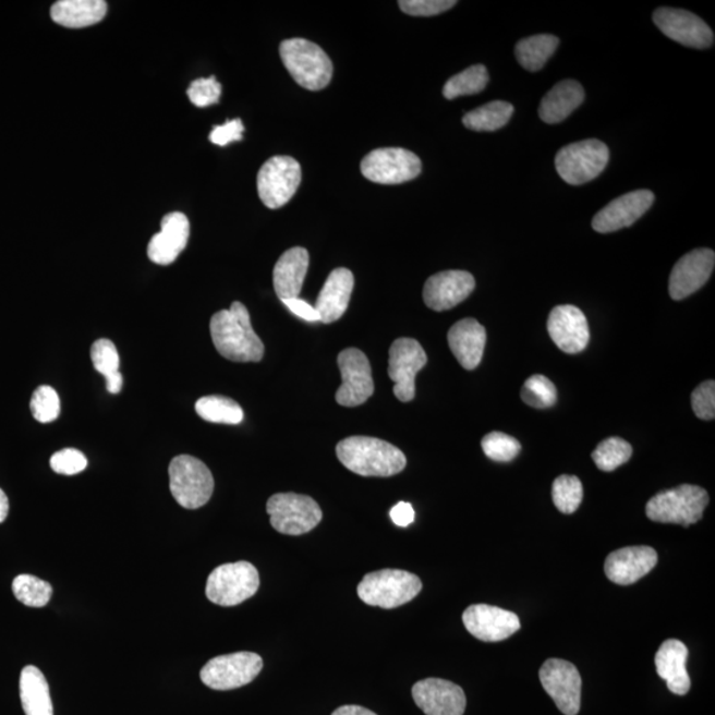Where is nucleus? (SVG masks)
<instances>
[{
  "instance_id": "obj_12",
  "label": "nucleus",
  "mask_w": 715,
  "mask_h": 715,
  "mask_svg": "<svg viewBox=\"0 0 715 715\" xmlns=\"http://www.w3.org/2000/svg\"><path fill=\"white\" fill-rule=\"evenodd\" d=\"M363 177L374 183L399 184L412 181L422 172V160L402 147H385L368 153L361 163Z\"/></svg>"
},
{
  "instance_id": "obj_10",
  "label": "nucleus",
  "mask_w": 715,
  "mask_h": 715,
  "mask_svg": "<svg viewBox=\"0 0 715 715\" xmlns=\"http://www.w3.org/2000/svg\"><path fill=\"white\" fill-rule=\"evenodd\" d=\"M301 179V166L298 160L288 156L272 157L258 171V196L270 209L283 207L298 193Z\"/></svg>"
},
{
  "instance_id": "obj_21",
  "label": "nucleus",
  "mask_w": 715,
  "mask_h": 715,
  "mask_svg": "<svg viewBox=\"0 0 715 715\" xmlns=\"http://www.w3.org/2000/svg\"><path fill=\"white\" fill-rule=\"evenodd\" d=\"M655 202L650 190L632 191L619 196L601 209L593 219V228L599 233H611L637 223Z\"/></svg>"
},
{
  "instance_id": "obj_22",
  "label": "nucleus",
  "mask_w": 715,
  "mask_h": 715,
  "mask_svg": "<svg viewBox=\"0 0 715 715\" xmlns=\"http://www.w3.org/2000/svg\"><path fill=\"white\" fill-rule=\"evenodd\" d=\"M547 330L554 343L567 354L581 353L590 342L587 318L577 306L554 307L548 316Z\"/></svg>"
},
{
  "instance_id": "obj_49",
  "label": "nucleus",
  "mask_w": 715,
  "mask_h": 715,
  "mask_svg": "<svg viewBox=\"0 0 715 715\" xmlns=\"http://www.w3.org/2000/svg\"><path fill=\"white\" fill-rule=\"evenodd\" d=\"M390 517L397 526L407 528L415 521V510L409 502H399L391 509Z\"/></svg>"
},
{
  "instance_id": "obj_42",
  "label": "nucleus",
  "mask_w": 715,
  "mask_h": 715,
  "mask_svg": "<svg viewBox=\"0 0 715 715\" xmlns=\"http://www.w3.org/2000/svg\"><path fill=\"white\" fill-rule=\"evenodd\" d=\"M481 447L493 461L509 462L514 460L521 452V444L513 436L502 433H492L486 435L481 441Z\"/></svg>"
},
{
  "instance_id": "obj_17",
  "label": "nucleus",
  "mask_w": 715,
  "mask_h": 715,
  "mask_svg": "<svg viewBox=\"0 0 715 715\" xmlns=\"http://www.w3.org/2000/svg\"><path fill=\"white\" fill-rule=\"evenodd\" d=\"M462 621L472 637L497 643L520 631L521 622L518 616L499 607L488 604H474L462 614Z\"/></svg>"
},
{
  "instance_id": "obj_4",
  "label": "nucleus",
  "mask_w": 715,
  "mask_h": 715,
  "mask_svg": "<svg viewBox=\"0 0 715 715\" xmlns=\"http://www.w3.org/2000/svg\"><path fill=\"white\" fill-rule=\"evenodd\" d=\"M422 589V581L415 574L387 569L369 572L358 584L356 593L367 606L392 609L415 599Z\"/></svg>"
},
{
  "instance_id": "obj_28",
  "label": "nucleus",
  "mask_w": 715,
  "mask_h": 715,
  "mask_svg": "<svg viewBox=\"0 0 715 715\" xmlns=\"http://www.w3.org/2000/svg\"><path fill=\"white\" fill-rule=\"evenodd\" d=\"M310 254L301 246L283 252L274 269V286L277 298L281 301L298 299L304 286Z\"/></svg>"
},
{
  "instance_id": "obj_20",
  "label": "nucleus",
  "mask_w": 715,
  "mask_h": 715,
  "mask_svg": "<svg viewBox=\"0 0 715 715\" xmlns=\"http://www.w3.org/2000/svg\"><path fill=\"white\" fill-rule=\"evenodd\" d=\"M415 704L425 715H462L466 696L456 683L441 678H427L412 688Z\"/></svg>"
},
{
  "instance_id": "obj_46",
  "label": "nucleus",
  "mask_w": 715,
  "mask_h": 715,
  "mask_svg": "<svg viewBox=\"0 0 715 715\" xmlns=\"http://www.w3.org/2000/svg\"><path fill=\"white\" fill-rule=\"evenodd\" d=\"M455 0H402L399 8L411 16H435L455 8Z\"/></svg>"
},
{
  "instance_id": "obj_24",
  "label": "nucleus",
  "mask_w": 715,
  "mask_h": 715,
  "mask_svg": "<svg viewBox=\"0 0 715 715\" xmlns=\"http://www.w3.org/2000/svg\"><path fill=\"white\" fill-rule=\"evenodd\" d=\"M189 238L190 221L186 215L182 213L165 215L160 221V231L147 245V256L158 265H170L186 249Z\"/></svg>"
},
{
  "instance_id": "obj_31",
  "label": "nucleus",
  "mask_w": 715,
  "mask_h": 715,
  "mask_svg": "<svg viewBox=\"0 0 715 715\" xmlns=\"http://www.w3.org/2000/svg\"><path fill=\"white\" fill-rule=\"evenodd\" d=\"M21 701L26 715H53L49 687L41 670L27 665L21 674Z\"/></svg>"
},
{
  "instance_id": "obj_50",
  "label": "nucleus",
  "mask_w": 715,
  "mask_h": 715,
  "mask_svg": "<svg viewBox=\"0 0 715 715\" xmlns=\"http://www.w3.org/2000/svg\"><path fill=\"white\" fill-rule=\"evenodd\" d=\"M331 715H377L368 708L356 706V705H347L338 707L335 713Z\"/></svg>"
},
{
  "instance_id": "obj_41",
  "label": "nucleus",
  "mask_w": 715,
  "mask_h": 715,
  "mask_svg": "<svg viewBox=\"0 0 715 715\" xmlns=\"http://www.w3.org/2000/svg\"><path fill=\"white\" fill-rule=\"evenodd\" d=\"M29 409L36 421L40 423L46 424L57 421L60 415L58 392L51 386L36 388L33 398H31Z\"/></svg>"
},
{
  "instance_id": "obj_23",
  "label": "nucleus",
  "mask_w": 715,
  "mask_h": 715,
  "mask_svg": "<svg viewBox=\"0 0 715 715\" xmlns=\"http://www.w3.org/2000/svg\"><path fill=\"white\" fill-rule=\"evenodd\" d=\"M657 560V553L652 547H625L609 554L604 563V571L609 581L616 584H633L650 574Z\"/></svg>"
},
{
  "instance_id": "obj_1",
  "label": "nucleus",
  "mask_w": 715,
  "mask_h": 715,
  "mask_svg": "<svg viewBox=\"0 0 715 715\" xmlns=\"http://www.w3.org/2000/svg\"><path fill=\"white\" fill-rule=\"evenodd\" d=\"M213 342L232 362H260L264 343L252 328L250 312L235 301L228 311L215 313L209 323Z\"/></svg>"
},
{
  "instance_id": "obj_26",
  "label": "nucleus",
  "mask_w": 715,
  "mask_h": 715,
  "mask_svg": "<svg viewBox=\"0 0 715 715\" xmlns=\"http://www.w3.org/2000/svg\"><path fill=\"white\" fill-rule=\"evenodd\" d=\"M448 343L462 367L477 368L483 361L486 344L485 328L476 319H461L449 330Z\"/></svg>"
},
{
  "instance_id": "obj_51",
  "label": "nucleus",
  "mask_w": 715,
  "mask_h": 715,
  "mask_svg": "<svg viewBox=\"0 0 715 715\" xmlns=\"http://www.w3.org/2000/svg\"><path fill=\"white\" fill-rule=\"evenodd\" d=\"M9 498L5 496V493L0 489V523L5 521V518L9 516Z\"/></svg>"
},
{
  "instance_id": "obj_30",
  "label": "nucleus",
  "mask_w": 715,
  "mask_h": 715,
  "mask_svg": "<svg viewBox=\"0 0 715 715\" xmlns=\"http://www.w3.org/2000/svg\"><path fill=\"white\" fill-rule=\"evenodd\" d=\"M584 101V89L575 80L558 83L541 101L540 117L546 123H559Z\"/></svg>"
},
{
  "instance_id": "obj_11",
  "label": "nucleus",
  "mask_w": 715,
  "mask_h": 715,
  "mask_svg": "<svg viewBox=\"0 0 715 715\" xmlns=\"http://www.w3.org/2000/svg\"><path fill=\"white\" fill-rule=\"evenodd\" d=\"M263 665V658L256 653H231L209 659L201 670V680L214 690L238 689L254 681Z\"/></svg>"
},
{
  "instance_id": "obj_33",
  "label": "nucleus",
  "mask_w": 715,
  "mask_h": 715,
  "mask_svg": "<svg viewBox=\"0 0 715 715\" xmlns=\"http://www.w3.org/2000/svg\"><path fill=\"white\" fill-rule=\"evenodd\" d=\"M92 362L98 373L107 380L110 393H120L123 378L120 373V355L116 344L110 339H98L90 349Z\"/></svg>"
},
{
  "instance_id": "obj_32",
  "label": "nucleus",
  "mask_w": 715,
  "mask_h": 715,
  "mask_svg": "<svg viewBox=\"0 0 715 715\" xmlns=\"http://www.w3.org/2000/svg\"><path fill=\"white\" fill-rule=\"evenodd\" d=\"M559 39L553 35H535L518 41L516 57L526 71L536 72L542 70L547 60L557 51Z\"/></svg>"
},
{
  "instance_id": "obj_5",
  "label": "nucleus",
  "mask_w": 715,
  "mask_h": 715,
  "mask_svg": "<svg viewBox=\"0 0 715 715\" xmlns=\"http://www.w3.org/2000/svg\"><path fill=\"white\" fill-rule=\"evenodd\" d=\"M707 504L708 495L705 489L686 484L657 493L646 504L645 513L651 521L677 523L688 528L701 521Z\"/></svg>"
},
{
  "instance_id": "obj_2",
  "label": "nucleus",
  "mask_w": 715,
  "mask_h": 715,
  "mask_svg": "<svg viewBox=\"0 0 715 715\" xmlns=\"http://www.w3.org/2000/svg\"><path fill=\"white\" fill-rule=\"evenodd\" d=\"M337 458L349 471L363 477H391L404 471L407 459L392 444L368 436L339 441Z\"/></svg>"
},
{
  "instance_id": "obj_48",
  "label": "nucleus",
  "mask_w": 715,
  "mask_h": 715,
  "mask_svg": "<svg viewBox=\"0 0 715 715\" xmlns=\"http://www.w3.org/2000/svg\"><path fill=\"white\" fill-rule=\"evenodd\" d=\"M282 304L291 311L294 316L300 317L301 319L307 320V323H318L319 314L316 311V307L307 304L306 301L298 299L283 300Z\"/></svg>"
},
{
  "instance_id": "obj_36",
  "label": "nucleus",
  "mask_w": 715,
  "mask_h": 715,
  "mask_svg": "<svg viewBox=\"0 0 715 715\" xmlns=\"http://www.w3.org/2000/svg\"><path fill=\"white\" fill-rule=\"evenodd\" d=\"M489 83L488 71L484 65L477 64L468 68L459 75L448 80L444 85L443 95L447 100H453L461 96L477 95L486 88Z\"/></svg>"
},
{
  "instance_id": "obj_38",
  "label": "nucleus",
  "mask_w": 715,
  "mask_h": 715,
  "mask_svg": "<svg viewBox=\"0 0 715 715\" xmlns=\"http://www.w3.org/2000/svg\"><path fill=\"white\" fill-rule=\"evenodd\" d=\"M632 447L630 443L620 437H609L603 440L593 452V460L603 472H613L616 468L626 464L631 459Z\"/></svg>"
},
{
  "instance_id": "obj_9",
  "label": "nucleus",
  "mask_w": 715,
  "mask_h": 715,
  "mask_svg": "<svg viewBox=\"0 0 715 715\" xmlns=\"http://www.w3.org/2000/svg\"><path fill=\"white\" fill-rule=\"evenodd\" d=\"M270 525L281 534L302 535L312 532L323 521V510L310 496L279 493L268 499Z\"/></svg>"
},
{
  "instance_id": "obj_37",
  "label": "nucleus",
  "mask_w": 715,
  "mask_h": 715,
  "mask_svg": "<svg viewBox=\"0 0 715 715\" xmlns=\"http://www.w3.org/2000/svg\"><path fill=\"white\" fill-rule=\"evenodd\" d=\"M12 591L17 601L27 607L40 608L47 606L52 597V585L34 575L23 574L12 582Z\"/></svg>"
},
{
  "instance_id": "obj_16",
  "label": "nucleus",
  "mask_w": 715,
  "mask_h": 715,
  "mask_svg": "<svg viewBox=\"0 0 715 715\" xmlns=\"http://www.w3.org/2000/svg\"><path fill=\"white\" fill-rule=\"evenodd\" d=\"M653 22L665 36L682 46L705 49L714 45L712 28L692 12L662 8L653 12Z\"/></svg>"
},
{
  "instance_id": "obj_34",
  "label": "nucleus",
  "mask_w": 715,
  "mask_h": 715,
  "mask_svg": "<svg viewBox=\"0 0 715 715\" xmlns=\"http://www.w3.org/2000/svg\"><path fill=\"white\" fill-rule=\"evenodd\" d=\"M513 112V105L505 101H492L466 113L462 123L470 131L496 132L507 125Z\"/></svg>"
},
{
  "instance_id": "obj_40",
  "label": "nucleus",
  "mask_w": 715,
  "mask_h": 715,
  "mask_svg": "<svg viewBox=\"0 0 715 715\" xmlns=\"http://www.w3.org/2000/svg\"><path fill=\"white\" fill-rule=\"evenodd\" d=\"M521 398L528 405L536 410L550 409L557 403L556 385L544 375H533L522 387Z\"/></svg>"
},
{
  "instance_id": "obj_47",
  "label": "nucleus",
  "mask_w": 715,
  "mask_h": 715,
  "mask_svg": "<svg viewBox=\"0 0 715 715\" xmlns=\"http://www.w3.org/2000/svg\"><path fill=\"white\" fill-rule=\"evenodd\" d=\"M244 133V125L242 120H232L227 121L225 125L215 126L211 134H209V141L213 144L218 146H227L231 142L242 141Z\"/></svg>"
},
{
  "instance_id": "obj_7",
  "label": "nucleus",
  "mask_w": 715,
  "mask_h": 715,
  "mask_svg": "<svg viewBox=\"0 0 715 715\" xmlns=\"http://www.w3.org/2000/svg\"><path fill=\"white\" fill-rule=\"evenodd\" d=\"M260 587V577L250 562L221 565L207 579L208 601L221 607H233L249 601Z\"/></svg>"
},
{
  "instance_id": "obj_6",
  "label": "nucleus",
  "mask_w": 715,
  "mask_h": 715,
  "mask_svg": "<svg viewBox=\"0 0 715 715\" xmlns=\"http://www.w3.org/2000/svg\"><path fill=\"white\" fill-rule=\"evenodd\" d=\"M170 490L184 509L205 507L214 493V477L205 462L190 455L177 456L169 466Z\"/></svg>"
},
{
  "instance_id": "obj_18",
  "label": "nucleus",
  "mask_w": 715,
  "mask_h": 715,
  "mask_svg": "<svg viewBox=\"0 0 715 715\" xmlns=\"http://www.w3.org/2000/svg\"><path fill=\"white\" fill-rule=\"evenodd\" d=\"M476 281L465 270H444L431 276L423 289L425 305L435 312H446L470 298Z\"/></svg>"
},
{
  "instance_id": "obj_14",
  "label": "nucleus",
  "mask_w": 715,
  "mask_h": 715,
  "mask_svg": "<svg viewBox=\"0 0 715 715\" xmlns=\"http://www.w3.org/2000/svg\"><path fill=\"white\" fill-rule=\"evenodd\" d=\"M540 680L560 712L565 715L579 713L582 678L575 665L559 658L547 659L540 670Z\"/></svg>"
},
{
  "instance_id": "obj_45",
  "label": "nucleus",
  "mask_w": 715,
  "mask_h": 715,
  "mask_svg": "<svg viewBox=\"0 0 715 715\" xmlns=\"http://www.w3.org/2000/svg\"><path fill=\"white\" fill-rule=\"evenodd\" d=\"M692 407L696 417L702 421H714L715 417V384L704 381L692 393Z\"/></svg>"
},
{
  "instance_id": "obj_39",
  "label": "nucleus",
  "mask_w": 715,
  "mask_h": 715,
  "mask_svg": "<svg viewBox=\"0 0 715 715\" xmlns=\"http://www.w3.org/2000/svg\"><path fill=\"white\" fill-rule=\"evenodd\" d=\"M553 501L560 513H575L583 501V485L575 476H559L554 481Z\"/></svg>"
},
{
  "instance_id": "obj_13",
  "label": "nucleus",
  "mask_w": 715,
  "mask_h": 715,
  "mask_svg": "<svg viewBox=\"0 0 715 715\" xmlns=\"http://www.w3.org/2000/svg\"><path fill=\"white\" fill-rule=\"evenodd\" d=\"M425 365L427 354L416 339L399 338L392 343L388 358V375L396 384L393 393L400 402H411L415 398V378Z\"/></svg>"
},
{
  "instance_id": "obj_29",
  "label": "nucleus",
  "mask_w": 715,
  "mask_h": 715,
  "mask_svg": "<svg viewBox=\"0 0 715 715\" xmlns=\"http://www.w3.org/2000/svg\"><path fill=\"white\" fill-rule=\"evenodd\" d=\"M107 12L104 0H59L51 8V17L59 26L84 28L104 21Z\"/></svg>"
},
{
  "instance_id": "obj_44",
  "label": "nucleus",
  "mask_w": 715,
  "mask_h": 715,
  "mask_svg": "<svg viewBox=\"0 0 715 715\" xmlns=\"http://www.w3.org/2000/svg\"><path fill=\"white\" fill-rule=\"evenodd\" d=\"M86 466H88V460L77 449H61L51 458L52 470L59 474H65V476L82 473Z\"/></svg>"
},
{
  "instance_id": "obj_15",
  "label": "nucleus",
  "mask_w": 715,
  "mask_h": 715,
  "mask_svg": "<svg viewBox=\"0 0 715 715\" xmlns=\"http://www.w3.org/2000/svg\"><path fill=\"white\" fill-rule=\"evenodd\" d=\"M338 366L341 369L342 385L336 393L338 404L356 407L367 402L374 393L372 366L367 356L358 349L343 350L338 355Z\"/></svg>"
},
{
  "instance_id": "obj_27",
  "label": "nucleus",
  "mask_w": 715,
  "mask_h": 715,
  "mask_svg": "<svg viewBox=\"0 0 715 715\" xmlns=\"http://www.w3.org/2000/svg\"><path fill=\"white\" fill-rule=\"evenodd\" d=\"M689 652L680 640L664 641L655 656L657 675L667 682L671 693L686 695L692 682L687 670Z\"/></svg>"
},
{
  "instance_id": "obj_3",
  "label": "nucleus",
  "mask_w": 715,
  "mask_h": 715,
  "mask_svg": "<svg viewBox=\"0 0 715 715\" xmlns=\"http://www.w3.org/2000/svg\"><path fill=\"white\" fill-rule=\"evenodd\" d=\"M280 57L294 82L307 90H320L331 82L332 63L324 49L305 39L283 40Z\"/></svg>"
},
{
  "instance_id": "obj_19",
  "label": "nucleus",
  "mask_w": 715,
  "mask_h": 715,
  "mask_svg": "<svg viewBox=\"0 0 715 715\" xmlns=\"http://www.w3.org/2000/svg\"><path fill=\"white\" fill-rule=\"evenodd\" d=\"M714 265L715 254L708 249L694 250L681 257L670 274V298L680 301L699 291L711 279Z\"/></svg>"
},
{
  "instance_id": "obj_25",
  "label": "nucleus",
  "mask_w": 715,
  "mask_h": 715,
  "mask_svg": "<svg viewBox=\"0 0 715 715\" xmlns=\"http://www.w3.org/2000/svg\"><path fill=\"white\" fill-rule=\"evenodd\" d=\"M354 289V275L347 268H337L329 275L320 289L316 301L319 320L324 324L336 323L348 311L351 293Z\"/></svg>"
},
{
  "instance_id": "obj_43",
  "label": "nucleus",
  "mask_w": 715,
  "mask_h": 715,
  "mask_svg": "<svg viewBox=\"0 0 715 715\" xmlns=\"http://www.w3.org/2000/svg\"><path fill=\"white\" fill-rule=\"evenodd\" d=\"M187 96L195 107L206 108L209 105L219 102L221 85L214 76L198 78L189 86Z\"/></svg>"
},
{
  "instance_id": "obj_8",
  "label": "nucleus",
  "mask_w": 715,
  "mask_h": 715,
  "mask_svg": "<svg viewBox=\"0 0 715 715\" xmlns=\"http://www.w3.org/2000/svg\"><path fill=\"white\" fill-rule=\"evenodd\" d=\"M609 150L603 142L585 140L560 149L556 168L560 178L572 186H581L599 177L607 168Z\"/></svg>"
},
{
  "instance_id": "obj_35",
  "label": "nucleus",
  "mask_w": 715,
  "mask_h": 715,
  "mask_svg": "<svg viewBox=\"0 0 715 715\" xmlns=\"http://www.w3.org/2000/svg\"><path fill=\"white\" fill-rule=\"evenodd\" d=\"M196 414L203 421L219 424H240L244 412L235 400L220 396L203 397L195 404Z\"/></svg>"
}]
</instances>
